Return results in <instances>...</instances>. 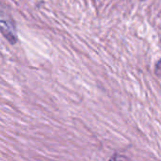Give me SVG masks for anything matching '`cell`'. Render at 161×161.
<instances>
[{
    "instance_id": "1",
    "label": "cell",
    "mask_w": 161,
    "mask_h": 161,
    "mask_svg": "<svg viewBox=\"0 0 161 161\" xmlns=\"http://www.w3.org/2000/svg\"><path fill=\"white\" fill-rule=\"evenodd\" d=\"M1 31L10 43H15L17 42V36L14 25L8 21H5L4 18H2L1 20Z\"/></svg>"
},
{
    "instance_id": "2",
    "label": "cell",
    "mask_w": 161,
    "mask_h": 161,
    "mask_svg": "<svg viewBox=\"0 0 161 161\" xmlns=\"http://www.w3.org/2000/svg\"><path fill=\"white\" fill-rule=\"evenodd\" d=\"M155 74L157 76L160 77L161 78V59H159L157 64H156V67H155Z\"/></svg>"
},
{
    "instance_id": "3",
    "label": "cell",
    "mask_w": 161,
    "mask_h": 161,
    "mask_svg": "<svg viewBox=\"0 0 161 161\" xmlns=\"http://www.w3.org/2000/svg\"><path fill=\"white\" fill-rule=\"evenodd\" d=\"M142 1H143V0H142Z\"/></svg>"
}]
</instances>
